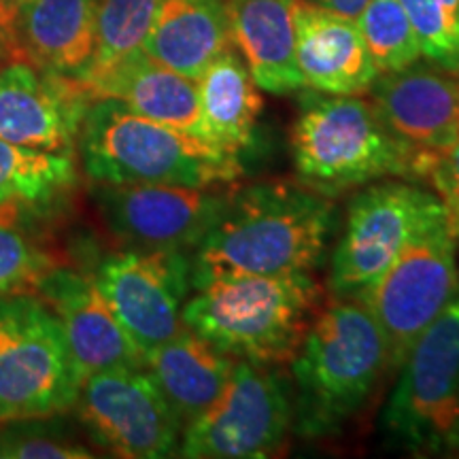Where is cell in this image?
Returning a JSON list of instances; mask_svg holds the SVG:
<instances>
[{
	"instance_id": "e0dca14e",
	"label": "cell",
	"mask_w": 459,
	"mask_h": 459,
	"mask_svg": "<svg viewBox=\"0 0 459 459\" xmlns=\"http://www.w3.org/2000/svg\"><path fill=\"white\" fill-rule=\"evenodd\" d=\"M296 65L304 88L332 96L364 94L378 74L358 22L311 0H296Z\"/></svg>"
},
{
	"instance_id": "52a82bcc",
	"label": "cell",
	"mask_w": 459,
	"mask_h": 459,
	"mask_svg": "<svg viewBox=\"0 0 459 459\" xmlns=\"http://www.w3.org/2000/svg\"><path fill=\"white\" fill-rule=\"evenodd\" d=\"M398 370L381 415L387 443L411 453L459 451V294Z\"/></svg>"
},
{
	"instance_id": "7a4b0ae2",
	"label": "cell",
	"mask_w": 459,
	"mask_h": 459,
	"mask_svg": "<svg viewBox=\"0 0 459 459\" xmlns=\"http://www.w3.org/2000/svg\"><path fill=\"white\" fill-rule=\"evenodd\" d=\"M300 183L338 198L381 179H428L436 153L411 147L387 128L370 99L307 90L291 128Z\"/></svg>"
},
{
	"instance_id": "4dcf8cb0",
	"label": "cell",
	"mask_w": 459,
	"mask_h": 459,
	"mask_svg": "<svg viewBox=\"0 0 459 459\" xmlns=\"http://www.w3.org/2000/svg\"><path fill=\"white\" fill-rule=\"evenodd\" d=\"M440 200H443L445 211H446V221L453 232V238L459 247V183L457 186L446 187L445 192H440Z\"/></svg>"
},
{
	"instance_id": "603a6c76",
	"label": "cell",
	"mask_w": 459,
	"mask_h": 459,
	"mask_svg": "<svg viewBox=\"0 0 459 459\" xmlns=\"http://www.w3.org/2000/svg\"><path fill=\"white\" fill-rule=\"evenodd\" d=\"M196 83L206 141L240 156V152L254 145L264 107L245 57L232 48L226 49L204 68Z\"/></svg>"
},
{
	"instance_id": "44dd1931",
	"label": "cell",
	"mask_w": 459,
	"mask_h": 459,
	"mask_svg": "<svg viewBox=\"0 0 459 459\" xmlns=\"http://www.w3.org/2000/svg\"><path fill=\"white\" fill-rule=\"evenodd\" d=\"M234 364L237 359L187 328L145 355V370L183 428L220 400Z\"/></svg>"
},
{
	"instance_id": "1f68e13d",
	"label": "cell",
	"mask_w": 459,
	"mask_h": 459,
	"mask_svg": "<svg viewBox=\"0 0 459 459\" xmlns=\"http://www.w3.org/2000/svg\"><path fill=\"white\" fill-rule=\"evenodd\" d=\"M311 3L330 11H336V13L349 17V20H358L361 11L368 4V0H311Z\"/></svg>"
},
{
	"instance_id": "8992f818",
	"label": "cell",
	"mask_w": 459,
	"mask_h": 459,
	"mask_svg": "<svg viewBox=\"0 0 459 459\" xmlns=\"http://www.w3.org/2000/svg\"><path fill=\"white\" fill-rule=\"evenodd\" d=\"M82 377L60 321L37 294L0 298V423L73 409Z\"/></svg>"
},
{
	"instance_id": "6da1fadb",
	"label": "cell",
	"mask_w": 459,
	"mask_h": 459,
	"mask_svg": "<svg viewBox=\"0 0 459 459\" xmlns=\"http://www.w3.org/2000/svg\"><path fill=\"white\" fill-rule=\"evenodd\" d=\"M336 221L334 203L302 183L262 181L237 189L189 254L192 290L234 274L313 271Z\"/></svg>"
},
{
	"instance_id": "ffe728a7",
	"label": "cell",
	"mask_w": 459,
	"mask_h": 459,
	"mask_svg": "<svg viewBox=\"0 0 459 459\" xmlns=\"http://www.w3.org/2000/svg\"><path fill=\"white\" fill-rule=\"evenodd\" d=\"M232 41L257 88L271 94L304 90L296 65V0H226Z\"/></svg>"
},
{
	"instance_id": "d6986e66",
	"label": "cell",
	"mask_w": 459,
	"mask_h": 459,
	"mask_svg": "<svg viewBox=\"0 0 459 459\" xmlns=\"http://www.w3.org/2000/svg\"><path fill=\"white\" fill-rule=\"evenodd\" d=\"M96 17L99 0H28L13 26L17 57L79 82L94 57Z\"/></svg>"
},
{
	"instance_id": "ba28073f",
	"label": "cell",
	"mask_w": 459,
	"mask_h": 459,
	"mask_svg": "<svg viewBox=\"0 0 459 459\" xmlns=\"http://www.w3.org/2000/svg\"><path fill=\"white\" fill-rule=\"evenodd\" d=\"M445 220L443 200L412 183L381 179L361 189L332 251V294L361 300L419 234Z\"/></svg>"
},
{
	"instance_id": "f1b7e54d",
	"label": "cell",
	"mask_w": 459,
	"mask_h": 459,
	"mask_svg": "<svg viewBox=\"0 0 459 459\" xmlns=\"http://www.w3.org/2000/svg\"><path fill=\"white\" fill-rule=\"evenodd\" d=\"M43 419L0 423V459H85L91 453Z\"/></svg>"
},
{
	"instance_id": "7402d4cb",
	"label": "cell",
	"mask_w": 459,
	"mask_h": 459,
	"mask_svg": "<svg viewBox=\"0 0 459 459\" xmlns=\"http://www.w3.org/2000/svg\"><path fill=\"white\" fill-rule=\"evenodd\" d=\"M232 43L226 0H162L141 49L196 82Z\"/></svg>"
},
{
	"instance_id": "3957f363",
	"label": "cell",
	"mask_w": 459,
	"mask_h": 459,
	"mask_svg": "<svg viewBox=\"0 0 459 459\" xmlns=\"http://www.w3.org/2000/svg\"><path fill=\"white\" fill-rule=\"evenodd\" d=\"M290 364L294 432L328 438L368 404L389 370L385 336L364 302L338 298L311 321Z\"/></svg>"
},
{
	"instance_id": "e575fe53",
	"label": "cell",
	"mask_w": 459,
	"mask_h": 459,
	"mask_svg": "<svg viewBox=\"0 0 459 459\" xmlns=\"http://www.w3.org/2000/svg\"><path fill=\"white\" fill-rule=\"evenodd\" d=\"M17 3H20V7H22V4H24V3H28V0H17Z\"/></svg>"
},
{
	"instance_id": "4fadbf2b",
	"label": "cell",
	"mask_w": 459,
	"mask_h": 459,
	"mask_svg": "<svg viewBox=\"0 0 459 459\" xmlns=\"http://www.w3.org/2000/svg\"><path fill=\"white\" fill-rule=\"evenodd\" d=\"M91 196L108 232L130 249L192 254L220 217L228 194L211 187L96 183Z\"/></svg>"
},
{
	"instance_id": "83f0119b",
	"label": "cell",
	"mask_w": 459,
	"mask_h": 459,
	"mask_svg": "<svg viewBox=\"0 0 459 459\" xmlns=\"http://www.w3.org/2000/svg\"><path fill=\"white\" fill-rule=\"evenodd\" d=\"M60 264L54 262L9 215H0V298L37 294L41 281Z\"/></svg>"
},
{
	"instance_id": "9c48e42d",
	"label": "cell",
	"mask_w": 459,
	"mask_h": 459,
	"mask_svg": "<svg viewBox=\"0 0 459 459\" xmlns=\"http://www.w3.org/2000/svg\"><path fill=\"white\" fill-rule=\"evenodd\" d=\"M294 429V389L274 366L237 359L220 400L183 428L179 455L271 457Z\"/></svg>"
},
{
	"instance_id": "ac0fdd59",
	"label": "cell",
	"mask_w": 459,
	"mask_h": 459,
	"mask_svg": "<svg viewBox=\"0 0 459 459\" xmlns=\"http://www.w3.org/2000/svg\"><path fill=\"white\" fill-rule=\"evenodd\" d=\"M90 99H115L132 111L206 141L198 83L160 65L143 49L132 51L107 71L83 79Z\"/></svg>"
},
{
	"instance_id": "4316f807",
	"label": "cell",
	"mask_w": 459,
	"mask_h": 459,
	"mask_svg": "<svg viewBox=\"0 0 459 459\" xmlns=\"http://www.w3.org/2000/svg\"><path fill=\"white\" fill-rule=\"evenodd\" d=\"M417 34L421 57L459 74V0H400Z\"/></svg>"
},
{
	"instance_id": "5bb4252c",
	"label": "cell",
	"mask_w": 459,
	"mask_h": 459,
	"mask_svg": "<svg viewBox=\"0 0 459 459\" xmlns=\"http://www.w3.org/2000/svg\"><path fill=\"white\" fill-rule=\"evenodd\" d=\"M90 102L77 79L11 62L0 68V141L37 152L73 153Z\"/></svg>"
},
{
	"instance_id": "484cf974",
	"label": "cell",
	"mask_w": 459,
	"mask_h": 459,
	"mask_svg": "<svg viewBox=\"0 0 459 459\" xmlns=\"http://www.w3.org/2000/svg\"><path fill=\"white\" fill-rule=\"evenodd\" d=\"M355 22L378 74L402 71L421 57L417 34L400 0H368Z\"/></svg>"
},
{
	"instance_id": "9a60e30c",
	"label": "cell",
	"mask_w": 459,
	"mask_h": 459,
	"mask_svg": "<svg viewBox=\"0 0 459 459\" xmlns=\"http://www.w3.org/2000/svg\"><path fill=\"white\" fill-rule=\"evenodd\" d=\"M37 296L60 321L82 383L111 368H145V355L126 334L91 274L56 266Z\"/></svg>"
},
{
	"instance_id": "30bf717a",
	"label": "cell",
	"mask_w": 459,
	"mask_h": 459,
	"mask_svg": "<svg viewBox=\"0 0 459 459\" xmlns=\"http://www.w3.org/2000/svg\"><path fill=\"white\" fill-rule=\"evenodd\" d=\"M457 243L449 221H440L412 240L361 302L385 336L387 366L402 361L443 308L459 294Z\"/></svg>"
},
{
	"instance_id": "d6a6232c",
	"label": "cell",
	"mask_w": 459,
	"mask_h": 459,
	"mask_svg": "<svg viewBox=\"0 0 459 459\" xmlns=\"http://www.w3.org/2000/svg\"><path fill=\"white\" fill-rule=\"evenodd\" d=\"M17 13H20V3L17 0H0V30L11 34V39H13Z\"/></svg>"
},
{
	"instance_id": "2e32d148",
	"label": "cell",
	"mask_w": 459,
	"mask_h": 459,
	"mask_svg": "<svg viewBox=\"0 0 459 459\" xmlns=\"http://www.w3.org/2000/svg\"><path fill=\"white\" fill-rule=\"evenodd\" d=\"M368 91L387 128L411 147L438 153L459 139V74L415 62L377 74Z\"/></svg>"
},
{
	"instance_id": "277c9868",
	"label": "cell",
	"mask_w": 459,
	"mask_h": 459,
	"mask_svg": "<svg viewBox=\"0 0 459 459\" xmlns=\"http://www.w3.org/2000/svg\"><path fill=\"white\" fill-rule=\"evenodd\" d=\"M79 156L94 183L215 187L238 179L237 153L160 124L115 99H94L79 130Z\"/></svg>"
},
{
	"instance_id": "836d02e7",
	"label": "cell",
	"mask_w": 459,
	"mask_h": 459,
	"mask_svg": "<svg viewBox=\"0 0 459 459\" xmlns=\"http://www.w3.org/2000/svg\"><path fill=\"white\" fill-rule=\"evenodd\" d=\"M11 62H20V57H17L15 43H13V39H11V34L0 30V68L11 65Z\"/></svg>"
},
{
	"instance_id": "7c38bea8",
	"label": "cell",
	"mask_w": 459,
	"mask_h": 459,
	"mask_svg": "<svg viewBox=\"0 0 459 459\" xmlns=\"http://www.w3.org/2000/svg\"><path fill=\"white\" fill-rule=\"evenodd\" d=\"M91 277L143 355L186 328L181 311L192 290L186 251H117L102 257Z\"/></svg>"
},
{
	"instance_id": "8fae6325",
	"label": "cell",
	"mask_w": 459,
	"mask_h": 459,
	"mask_svg": "<svg viewBox=\"0 0 459 459\" xmlns=\"http://www.w3.org/2000/svg\"><path fill=\"white\" fill-rule=\"evenodd\" d=\"M73 409L91 443L117 457L160 459L179 451L183 423L145 368L85 377Z\"/></svg>"
},
{
	"instance_id": "cb8c5ba5",
	"label": "cell",
	"mask_w": 459,
	"mask_h": 459,
	"mask_svg": "<svg viewBox=\"0 0 459 459\" xmlns=\"http://www.w3.org/2000/svg\"><path fill=\"white\" fill-rule=\"evenodd\" d=\"M77 179L73 153L37 152L0 141V215L48 204Z\"/></svg>"
},
{
	"instance_id": "5b68a950",
	"label": "cell",
	"mask_w": 459,
	"mask_h": 459,
	"mask_svg": "<svg viewBox=\"0 0 459 459\" xmlns=\"http://www.w3.org/2000/svg\"><path fill=\"white\" fill-rule=\"evenodd\" d=\"M321 300L308 273L234 274L198 287L183 325L221 353L255 364H290Z\"/></svg>"
},
{
	"instance_id": "d4e9b609",
	"label": "cell",
	"mask_w": 459,
	"mask_h": 459,
	"mask_svg": "<svg viewBox=\"0 0 459 459\" xmlns=\"http://www.w3.org/2000/svg\"><path fill=\"white\" fill-rule=\"evenodd\" d=\"M162 0H99L96 49L79 82L107 71L124 56L141 49Z\"/></svg>"
},
{
	"instance_id": "f546056e",
	"label": "cell",
	"mask_w": 459,
	"mask_h": 459,
	"mask_svg": "<svg viewBox=\"0 0 459 459\" xmlns=\"http://www.w3.org/2000/svg\"><path fill=\"white\" fill-rule=\"evenodd\" d=\"M428 181L434 183V187L445 192L446 187L457 186L459 183V139L453 141L449 147L443 149L434 156L432 170H429Z\"/></svg>"
}]
</instances>
